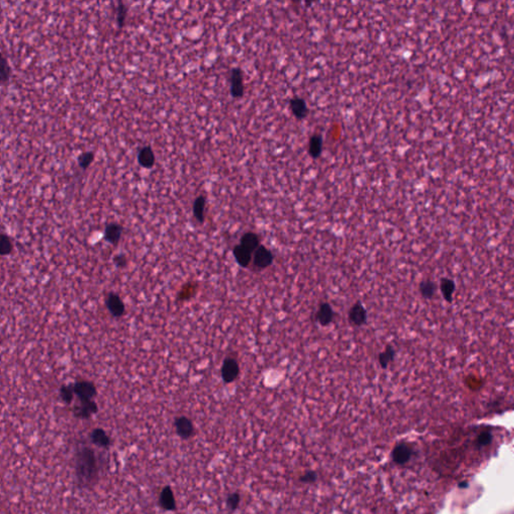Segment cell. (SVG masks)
Wrapping results in <instances>:
<instances>
[{"instance_id":"obj_1","label":"cell","mask_w":514,"mask_h":514,"mask_svg":"<svg viewBox=\"0 0 514 514\" xmlns=\"http://www.w3.org/2000/svg\"><path fill=\"white\" fill-rule=\"evenodd\" d=\"M76 473L82 482H91L95 480L98 468L96 455L92 449L84 448L77 453Z\"/></svg>"},{"instance_id":"obj_2","label":"cell","mask_w":514,"mask_h":514,"mask_svg":"<svg viewBox=\"0 0 514 514\" xmlns=\"http://www.w3.org/2000/svg\"><path fill=\"white\" fill-rule=\"evenodd\" d=\"M244 76L243 70L234 67L230 72V94L233 99H241L244 96Z\"/></svg>"},{"instance_id":"obj_3","label":"cell","mask_w":514,"mask_h":514,"mask_svg":"<svg viewBox=\"0 0 514 514\" xmlns=\"http://www.w3.org/2000/svg\"><path fill=\"white\" fill-rule=\"evenodd\" d=\"M74 395L81 401L93 400L97 395L95 385L89 381H78L72 385Z\"/></svg>"},{"instance_id":"obj_4","label":"cell","mask_w":514,"mask_h":514,"mask_svg":"<svg viewBox=\"0 0 514 514\" xmlns=\"http://www.w3.org/2000/svg\"><path fill=\"white\" fill-rule=\"evenodd\" d=\"M222 379L225 383L234 382L239 375V365L235 359L227 358L224 360L221 369Z\"/></svg>"},{"instance_id":"obj_5","label":"cell","mask_w":514,"mask_h":514,"mask_svg":"<svg viewBox=\"0 0 514 514\" xmlns=\"http://www.w3.org/2000/svg\"><path fill=\"white\" fill-rule=\"evenodd\" d=\"M273 261V255L272 253L264 246L260 245L253 255V262L254 265L260 269L266 268L269 265H271Z\"/></svg>"},{"instance_id":"obj_6","label":"cell","mask_w":514,"mask_h":514,"mask_svg":"<svg viewBox=\"0 0 514 514\" xmlns=\"http://www.w3.org/2000/svg\"><path fill=\"white\" fill-rule=\"evenodd\" d=\"M106 305L114 318H121L125 313V303L123 299L114 292H111L106 299Z\"/></svg>"},{"instance_id":"obj_7","label":"cell","mask_w":514,"mask_h":514,"mask_svg":"<svg viewBox=\"0 0 514 514\" xmlns=\"http://www.w3.org/2000/svg\"><path fill=\"white\" fill-rule=\"evenodd\" d=\"M289 109L291 114L298 120H303L309 113L308 107L304 99L300 97H293L289 101Z\"/></svg>"},{"instance_id":"obj_8","label":"cell","mask_w":514,"mask_h":514,"mask_svg":"<svg viewBox=\"0 0 514 514\" xmlns=\"http://www.w3.org/2000/svg\"><path fill=\"white\" fill-rule=\"evenodd\" d=\"M98 412V405L93 400L81 401V405L75 406L73 409V414L77 418L88 419L93 414Z\"/></svg>"},{"instance_id":"obj_9","label":"cell","mask_w":514,"mask_h":514,"mask_svg":"<svg viewBox=\"0 0 514 514\" xmlns=\"http://www.w3.org/2000/svg\"><path fill=\"white\" fill-rule=\"evenodd\" d=\"M348 319H349V322L351 324H353L354 326H363L366 324L367 322V310L366 308L363 306V304L358 301L350 309H349V312H348Z\"/></svg>"},{"instance_id":"obj_10","label":"cell","mask_w":514,"mask_h":514,"mask_svg":"<svg viewBox=\"0 0 514 514\" xmlns=\"http://www.w3.org/2000/svg\"><path fill=\"white\" fill-rule=\"evenodd\" d=\"M175 427L177 434L183 439L190 438L194 433V426L191 420L186 417L177 418L175 421Z\"/></svg>"},{"instance_id":"obj_11","label":"cell","mask_w":514,"mask_h":514,"mask_svg":"<svg viewBox=\"0 0 514 514\" xmlns=\"http://www.w3.org/2000/svg\"><path fill=\"white\" fill-rule=\"evenodd\" d=\"M324 149V140L322 135L314 134L310 137L308 142V155L312 159H319L323 154Z\"/></svg>"},{"instance_id":"obj_12","label":"cell","mask_w":514,"mask_h":514,"mask_svg":"<svg viewBox=\"0 0 514 514\" xmlns=\"http://www.w3.org/2000/svg\"><path fill=\"white\" fill-rule=\"evenodd\" d=\"M155 154L150 146L143 147L138 154L139 164L146 169H151L155 165Z\"/></svg>"},{"instance_id":"obj_13","label":"cell","mask_w":514,"mask_h":514,"mask_svg":"<svg viewBox=\"0 0 514 514\" xmlns=\"http://www.w3.org/2000/svg\"><path fill=\"white\" fill-rule=\"evenodd\" d=\"M233 254L237 263L242 267L248 266L252 260V252H250L240 244L234 247Z\"/></svg>"},{"instance_id":"obj_14","label":"cell","mask_w":514,"mask_h":514,"mask_svg":"<svg viewBox=\"0 0 514 514\" xmlns=\"http://www.w3.org/2000/svg\"><path fill=\"white\" fill-rule=\"evenodd\" d=\"M317 320L322 326H328L334 320V310L332 306L325 302L320 306V309L317 313Z\"/></svg>"},{"instance_id":"obj_15","label":"cell","mask_w":514,"mask_h":514,"mask_svg":"<svg viewBox=\"0 0 514 514\" xmlns=\"http://www.w3.org/2000/svg\"><path fill=\"white\" fill-rule=\"evenodd\" d=\"M122 233L123 227L120 224L110 223L105 229V239L112 244H117L122 237Z\"/></svg>"},{"instance_id":"obj_16","label":"cell","mask_w":514,"mask_h":514,"mask_svg":"<svg viewBox=\"0 0 514 514\" xmlns=\"http://www.w3.org/2000/svg\"><path fill=\"white\" fill-rule=\"evenodd\" d=\"M240 245H242L244 248H246L250 252H253V251L255 252L256 249L260 246L259 238L255 233L247 232L241 237Z\"/></svg>"},{"instance_id":"obj_17","label":"cell","mask_w":514,"mask_h":514,"mask_svg":"<svg viewBox=\"0 0 514 514\" xmlns=\"http://www.w3.org/2000/svg\"><path fill=\"white\" fill-rule=\"evenodd\" d=\"M205 207L206 198L203 195L198 196L193 204V214L199 223H203L205 220Z\"/></svg>"},{"instance_id":"obj_18","label":"cell","mask_w":514,"mask_h":514,"mask_svg":"<svg viewBox=\"0 0 514 514\" xmlns=\"http://www.w3.org/2000/svg\"><path fill=\"white\" fill-rule=\"evenodd\" d=\"M160 504L166 510H174L176 508V501L174 493L170 487H165L160 495Z\"/></svg>"},{"instance_id":"obj_19","label":"cell","mask_w":514,"mask_h":514,"mask_svg":"<svg viewBox=\"0 0 514 514\" xmlns=\"http://www.w3.org/2000/svg\"><path fill=\"white\" fill-rule=\"evenodd\" d=\"M91 439L95 445L102 448L110 445V438L103 429H95L91 434Z\"/></svg>"},{"instance_id":"obj_20","label":"cell","mask_w":514,"mask_h":514,"mask_svg":"<svg viewBox=\"0 0 514 514\" xmlns=\"http://www.w3.org/2000/svg\"><path fill=\"white\" fill-rule=\"evenodd\" d=\"M395 353H396L395 349L393 348L392 345H388L386 347V350L380 353L379 362H380V365L383 369H386L389 366V364L394 361Z\"/></svg>"},{"instance_id":"obj_21","label":"cell","mask_w":514,"mask_h":514,"mask_svg":"<svg viewBox=\"0 0 514 514\" xmlns=\"http://www.w3.org/2000/svg\"><path fill=\"white\" fill-rule=\"evenodd\" d=\"M197 288H198L197 284H188V285L183 286L182 290L179 293V297H178L179 300L190 299L196 293Z\"/></svg>"},{"instance_id":"obj_22","label":"cell","mask_w":514,"mask_h":514,"mask_svg":"<svg viewBox=\"0 0 514 514\" xmlns=\"http://www.w3.org/2000/svg\"><path fill=\"white\" fill-rule=\"evenodd\" d=\"M127 12H128V9H127V6L125 5L124 2H117V7H116V23H117V26L120 29H122L125 25V20H126V16H127Z\"/></svg>"},{"instance_id":"obj_23","label":"cell","mask_w":514,"mask_h":514,"mask_svg":"<svg viewBox=\"0 0 514 514\" xmlns=\"http://www.w3.org/2000/svg\"><path fill=\"white\" fill-rule=\"evenodd\" d=\"M11 74V68L7 61V59L4 57H1V65H0V80L1 83H6Z\"/></svg>"},{"instance_id":"obj_24","label":"cell","mask_w":514,"mask_h":514,"mask_svg":"<svg viewBox=\"0 0 514 514\" xmlns=\"http://www.w3.org/2000/svg\"><path fill=\"white\" fill-rule=\"evenodd\" d=\"M95 159L93 152H86L78 157V165L83 170H87Z\"/></svg>"},{"instance_id":"obj_25","label":"cell","mask_w":514,"mask_h":514,"mask_svg":"<svg viewBox=\"0 0 514 514\" xmlns=\"http://www.w3.org/2000/svg\"><path fill=\"white\" fill-rule=\"evenodd\" d=\"M12 250V243H11V240L10 238L5 235V234H2L1 235V241H0V252L2 255H8L10 254Z\"/></svg>"},{"instance_id":"obj_26","label":"cell","mask_w":514,"mask_h":514,"mask_svg":"<svg viewBox=\"0 0 514 514\" xmlns=\"http://www.w3.org/2000/svg\"><path fill=\"white\" fill-rule=\"evenodd\" d=\"M59 394H60V397L62 400L64 401L65 403L69 404L73 399V395H74L72 385L71 386H62L60 388Z\"/></svg>"},{"instance_id":"obj_27","label":"cell","mask_w":514,"mask_h":514,"mask_svg":"<svg viewBox=\"0 0 514 514\" xmlns=\"http://www.w3.org/2000/svg\"><path fill=\"white\" fill-rule=\"evenodd\" d=\"M114 264L117 267H125L128 263V259L125 254H118L114 258Z\"/></svg>"}]
</instances>
